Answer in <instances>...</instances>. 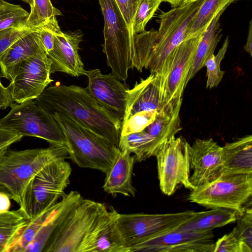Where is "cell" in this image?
Here are the masks:
<instances>
[{"label":"cell","mask_w":252,"mask_h":252,"mask_svg":"<svg viewBox=\"0 0 252 252\" xmlns=\"http://www.w3.org/2000/svg\"><path fill=\"white\" fill-rule=\"evenodd\" d=\"M252 205L251 201L242 214H237V225L232 230L242 244L243 252H252Z\"/></svg>","instance_id":"obj_32"},{"label":"cell","mask_w":252,"mask_h":252,"mask_svg":"<svg viewBox=\"0 0 252 252\" xmlns=\"http://www.w3.org/2000/svg\"><path fill=\"white\" fill-rule=\"evenodd\" d=\"M37 30L26 25L0 31V61L7 50L18 40Z\"/></svg>","instance_id":"obj_36"},{"label":"cell","mask_w":252,"mask_h":252,"mask_svg":"<svg viewBox=\"0 0 252 252\" xmlns=\"http://www.w3.org/2000/svg\"><path fill=\"white\" fill-rule=\"evenodd\" d=\"M213 252H243L240 241L232 230L215 243Z\"/></svg>","instance_id":"obj_38"},{"label":"cell","mask_w":252,"mask_h":252,"mask_svg":"<svg viewBox=\"0 0 252 252\" xmlns=\"http://www.w3.org/2000/svg\"><path fill=\"white\" fill-rule=\"evenodd\" d=\"M34 101L50 114L68 116L119 148L122 119L100 105L86 88L75 85L51 86Z\"/></svg>","instance_id":"obj_1"},{"label":"cell","mask_w":252,"mask_h":252,"mask_svg":"<svg viewBox=\"0 0 252 252\" xmlns=\"http://www.w3.org/2000/svg\"><path fill=\"white\" fill-rule=\"evenodd\" d=\"M10 199L7 193L0 191V212L9 210L11 206Z\"/></svg>","instance_id":"obj_42"},{"label":"cell","mask_w":252,"mask_h":252,"mask_svg":"<svg viewBox=\"0 0 252 252\" xmlns=\"http://www.w3.org/2000/svg\"><path fill=\"white\" fill-rule=\"evenodd\" d=\"M195 212L187 210L166 214L118 213L117 224L126 246L135 245L172 230L193 217Z\"/></svg>","instance_id":"obj_11"},{"label":"cell","mask_w":252,"mask_h":252,"mask_svg":"<svg viewBox=\"0 0 252 252\" xmlns=\"http://www.w3.org/2000/svg\"><path fill=\"white\" fill-rule=\"evenodd\" d=\"M204 32L185 39L179 44L169 55L160 72L156 74L161 82L165 103L182 98L194 55Z\"/></svg>","instance_id":"obj_12"},{"label":"cell","mask_w":252,"mask_h":252,"mask_svg":"<svg viewBox=\"0 0 252 252\" xmlns=\"http://www.w3.org/2000/svg\"><path fill=\"white\" fill-rule=\"evenodd\" d=\"M142 0H115L128 26L130 35L134 39L132 32L135 15Z\"/></svg>","instance_id":"obj_37"},{"label":"cell","mask_w":252,"mask_h":252,"mask_svg":"<svg viewBox=\"0 0 252 252\" xmlns=\"http://www.w3.org/2000/svg\"><path fill=\"white\" fill-rule=\"evenodd\" d=\"M24 2L28 3L30 5H31L32 2V0H21Z\"/></svg>","instance_id":"obj_45"},{"label":"cell","mask_w":252,"mask_h":252,"mask_svg":"<svg viewBox=\"0 0 252 252\" xmlns=\"http://www.w3.org/2000/svg\"><path fill=\"white\" fill-rule=\"evenodd\" d=\"M196 0H185L184 3L192 2V1H196Z\"/></svg>","instance_id":"obj_46"},{"label":"cell","mask_w":252,"mask_h":252,"mask_svg":"<svg viewBox=\"0 0 252 252\" xmlns=\"http://www.w3.org/2000/svg\"><path fill=\"white\" fill-rule=\"evenodd\" d=\"M118 212L110 207L96 243L95 252H130L126 246L117 224Z\"/></svg>","instance_id":"obj_26"},{"label":"cell","mask_w":252,"mask_h":252,"mask_svg":"<svg viewBox=\"0 0 252 252\" xmlns=\"http://www.w3.org/2000/svg\"><path fill=\"white\" fill-rule=\"evenodd\" d=\"M58 202L32 220H28L27 224L22 230L10 252H25L26 248L32 242L44 223L55 209Z\"/></svg>","instance_id":"obj_30"},{"label":"cell","mask_w":252,"mask_h":252,"mask_svg":"<svg viewBox=\"0 0 252 252\" xmlns=\"http://www.w3.org/2000/svg\"><path fill=\"white\" fill-rule=\"evenodd\" d=\"M88 79L86 89L102 106L115 112L123 120L125 115L127 90L112 73L104 74L99 69L87 70Z\"/></svg>","instance_id":"obj_15"},{"label":"cell","mask_w":252,"mask_h":252,"mask_svg":"<svg viewBox=\"0 0 252 252\" xmlns=\"http://www.w3.org/2000/svg\"><path fill=\"white\" fill-rule=\"evenodd\" d=\"M127 150H120L111 168L105 174L102 188L115 196L118 194L134 197L136 190L132 185V175L135 158Z\"/></svg>","instance_id":"obj_21"},{"label":"cell","mask_w":252,"mask_h":252,"mask_svg":"<svg viewBox=\"0 0 252 252\" xmlns=\"http://www.w3.org/2000/svg\"><path fill=\"white\" fill-rule=\"evenodd\" d=\"M11 110L0 120V127L16 132L23 137L43 139L51 146L66 148L65 136L53 116L38 105L34 99L14 103Z\"/></svg>","instance_id":"obj_9"},{"label":"cell","mask_w":252,"mask_h":252,"mask_svg":"<svg viewBox=\"0 0 252 252\" xmlns=\"http://www.w3.org/2000/svg\"><path fill=\"white\" fill-rule=\"evenodd\" d=\"M27 222L19 209L0 212V252H10Z\"/></svg>","instance_id":"obj_28"},{"label":"cell","mask_w":252,"mask_h":252,"mask_svg":"<svg viewBox=\"0 0 252 252\" xmlns=\"http://www.w3.org/2000/svg\"><path fill=\"white\" fill-rule=\"evenodd\" d=\"M42 52H45L38 30L22 37L11 46L2 57L0 61L1 76L11 81L23 62Z\"/></svg>","instance_id":"obj_22"},{"label":"cell","mask_w":252,"mask_h":252,"mask_svg":"<svg viewBox=\"0 0 252 252\" xmlns=\"http://www.w3.org/2000/svg\"><path fill=\"white\" fill-rule=\"evenodd\" d=\"M185 0H161L162 2H167L174 7H177L184 3Z\"/></svg>","instance_id":"obj_44"},{"label":"cell","mask_w":252,"mask_h":252,"mask_svg":"<svg viewBox=\"0 0 252 252\" xmlns=\"http://www.w3.org/2000/svg\"><path fill=\"white\" fill-rule=\"evenodd\" d=\"M236 218L237 213L234 210L223 208H212L206 211L195 212L192 218L176 228L183 231L204 233L234 222Z\"/></svg>","instance_id":"obj_24"},{"label":"cell","mask_w":252,"mask_h":252,"mask_svg":"<svg viewBox=\"0 0 252 252\" xmlns=\"http://www.w3.org/2000/svg\"><path fill=\"white\" fill-rule=\"evenodd\" d=\"M72 168L65 159L54 160L31 180L27 188L23 214L31 220L56 204L70 184Z\"/></svg>","instance_id":"obj_8"},{"label":"cell","mask_w":252,"mask_h":252,"mask_svg":"<svg viewBox=\"0 0 252 252\" xmlns=\"http://www.w3.org/2000/svg\"><path fill=\"white\" fill-rule=\"evenodd\" d=\"M222 147L212 138L197 139L190 146L189 181L194 187L211 182L220 174Z\"/></svg>","instance_id":"obj_16"},{"label":"cell","mask_w":252,"mask_h":252,"mask_svg":"<svg viewBox=\"0 0 252 252\" xmlns=\"http://www.w3.org/2000/svg\"><path fill=\"white\" fill-rule=\"evenodd\" d=\"M0 191L5 192L3 188L1 186H0Z\"/></svg>","instance_id":"obj_47"},{"label":"cell","mask_w":252,"mask_h":252,"mask_svg":"<svg viewBox=\"0 0 252 252\" xmlns=\"http://www.w3.org/2000/svg\"><path fill=\"white\" fill-rule=\"evenodd\" d=\"M182 98L170 101L158 111L155 120L144 129L154 141V156L163 144L181 130L180 111Z\"/></svg>","instance_id":"obj_20"},{"label":"cell","mask_w":252,"mask_h":252,"mask_svg":"<svg viewBox=\"0 0 252 252\" xmlns=\"http://www.w3.org/2000/svg\"><path fill=\"white\" fill-rule=\"evenodd\" d=\"M31 11L26 22V26L38 30L46 28L55 33L62 32L57 17L62 15L61 11L55 7L50 0H32Z\"/></svg>","instance_id":"obj_27"},{"label":"cell","mask_w":252,"mask_h":252,"mask_svg":"<svg viewBox=\"0 0 252 252\" xmlns=\"http://www.w3.org/2000/svg\"><path fill=\"white\" fill-rule=\"evenodd\" d=\"M51 74V62L45 52L23 62L8 86L13 101L21 103L37 98L54 81Z\"/></svg>","instance_id":"obj_13"},{"label":"cell","mask_w":252,"mask_h":252,"mask_svg":"<svg viewBox=\"0 0 252 252\" xmlns=\"http://www.w3.org/2000/svg\"><path fill=\"white\" fill-rule=\"evenodd\" d=\"M191 145L182 137H171L157 154L158 178L161 191L170 196L181 184L191 190L189 181Z\"/></svg>","instance_id":"obj_10"},{"label":"cell","mask_w":252,"mask_h":252,"mask_svg":"<svg viewBox=\"0 0 252 252\" xmlns=\"http://www.w3.org/2000/svg\"><path fill=\"white\" fill-rule=\"evenodd\" d=\"M241 173L252 174V135L239 138L222 147L220 174Z\"/></svg>","instance_id":"obj_23"},{"label":"cell","mask_w":252,"mask_h":252,"mask_svg":"<svg viewBox=\"0 0 252 252\" xmlns=\"http://www.w3.org/2000/svg\"><path fill=\"white\" fill-rule=\"evenodd\" d=\"M29 13L20 5L0 0V31L26 25Z\"/></svg>","instance_id":"obj_31"},{"label":"cell","mask_w":252,"mask_h":252,"mask_svg":"<svg viewBox=\"0 0 252 252\" xmlns=\"http://www.w3.org/2000/svg\"><path fill=\"white\" fill-rule=\"evenodd\" d=\"M225 9L222 10L212 21L202 34L196 48L192 64L187 79V85L204 66L208 58L213 54L221 38L220 23V16Z\"/></svg>","instance_id":"obj_25"},{"label":"cell","mask_w":252,"mask_h":252,"mask_svg":"<svg viewBox=\"0 0 252 252\" xmlns=\"http://www.w3.org/2000/svg\"><path fill=\"white\" fill-rule=\"evenodd\" d=\"M161 84L158 75L150 74L127 90L126 107L122 123L140 112L158 111L164 104Z\"/></svg>","instance_id":"obj_18"},{"label":"cell","mask_w":252,"mask_h":252,"mask_svg":"<svg viewBox=\"0 0 252 252\" xmlns=\"http://www.w3.org/2000/svg\"><path fill=\"white\" fill-rule=\"evenodd\" d=\"M82 198L81 194L75 190L64 194L34 240L28 245L24 252H43L46 244L62 228Z\"/></svg>","instance_id":"obj_19"},{"label":"cell","mask_w":252,"mask_h":252,"mask_svg":"<svg viewBox=\"0 0 252 252\" xmlns=\"http://www.w3.org/2000/svg\"><path fill=\"white\" fill-rule=\"evenodd\" d=\"M204 0L183 3L160 15L158 31L134 36L132 68L158 74L170 53L186 39L188 29Z\"/></svg>","instance_id":"obj_2"},{"label":"cell","mask_w":252,"mask_h":252,"mask_svg":"<svg viewBox=\"0 0 252 252\" xmlns=\"http://www.w3.org/2000/svg\"><path fill=\"white\" fill-rule=\"evenodd\" d=\"M82 36L80 32L55 33L53 49L47 55L51 73L61 72L72 77L86 75L87 70L79 54Z\"/></svg>","instance_id":"obj_17"},{"label":"cell","mask_w":252,"mask_h":252,"mask_svg":"<svg viewBox=\"0 0 252 252\" xmlns=\"http://www.w3.org/2000/svg\"><path fill=\"white\" fill-rule=\"evenodd\" d=\"M244 49L251 56H252V20H251L249 22L248 34Z\"/></svg>","instance_id":"obj_43"},{"label":"cell","mask_w":252,"mask_h":252,"mask_svg":"<svg viewBox=\"0 0 252 252\" xmlns=\"http://www.w3.org/2000/svg\"><path fill=\"white\" fill-rule=\"evenodd\" d=\"M68 158L67 148L63 146L20 151L8 148L0 155V186L18 204L22 213L26 191L31 180L50 162Z\"/></svg>","instance_id":"obj_3"},{"label":"cell","mask_w":252,"mask_h":252,"mask_svg":"<svg viewBox=\"0 0 252 252\" xmlns=\"http://www.w3.org/2000/svg\"><path fill=\"white\" fill-rule=\"evenodd\" d=\"M13 102L9 87H4L2 84L0 75V110L5 109Z\"/></svg>","instance_id":"obj_41"},{"label":"cell","mask_w":252,"mask_h":252,"mask_svg":"<svg viewBox=\"0 0 252 252\" xmlns=\"http://www.w3.org/2000/svg\"><path fill=\"white\" fill-rule=\"evenodd\" d=\"M228 46L229 38L227 36L217 55L212 54L205 62L207 77L206 88L217 87L221 82L225 72L220 69V63L224 58Z\"/></svg>","instance_id":"obj_33"},{"label":"cell","mask_w":252,"mask_h":252,"mask_svg":"<svg viewBox=\"0 0 252 252\" xmlns=\"http://www.w3.org/2000/svg\"><path fill=\"white\" fill-rule=\"evenodd\" d=\"M158 112H140L133 115L122 123L121 136L141 131L155 120Z\"/></svg>","instance_id":"obj_35"},{"label":"cell","mask_w":252,"mask_h":252,"mask_svg":"<svg viewBox=\"0 0 252 252\" xmlns=\"http://www.w3.org/2000/svg\"><path fill=\"white\" fill-rule=\"evenodd\" d=\"M64 134L71 159L78 166L106 174L114 163L120 150L104 137L63 114H51Z\"/></svg>","instance_id":"obj_5"},{"label":"cell","mask_w":252,"mask_h":252,"mask_svg":"<svg viewBox=\"0 0 252 252\" xmlns=\"http://www.w3.org/2000/svg\"><path fill=\"white\" fill-rule=\"evenodd\" d=\"M252 174H220L191 190L188 200L208 208H223L242 214L252 201Z\"/></svg>","instance_id":"obj_7"},{"label":"cell","mask_w":252,"mask_h":252,"mask_svg":"<svg viewBox=\"0 0 252 252\" xmlns=\"http://www.w3.org/2000/svg\"><path fill=\"white\" fill-rule=\"evenodd\" d=\"M213 231L196 233L176 228L134 246L131 252H213Z\"/></svg>","instance_id":"obj_14"},{"label":"cell","mask_w":252,"mask_h":252,"mask_svg":"<svg viewBox=\"0 0 252 252\" xmlns=\"http://www.w3.org/2000/svg\"><path fill=\"white\" fill-rule=\"evenodd\" d=\"M161 0H142L135 15L132 32L134 35L145 31V26L158 9Z\"/></svg>","instance_id":"obj_34"},{"label":"cell","mask_w":252,"mask_h":252,"mask_svg":"<svg viewBox=\"0 0 252 252\" xmlns=\"http://www.w3.org/2000/svg\"><path fill=\"white\" fill-rule=\"evenodd\" d=\"M104 19L102 51L112 73L125 82L132 68L134 39L115 0H98Z\"/></svg>","instance_id":"obj_6"},{"label":"cell","mask_w":252,"mask_h":252,"mask_svg":"<svg viewBox=\"0 0 252 252\" xmlns=\"http://www.w3.org/2000/svg\"><path fill=\"white\" fill-rule=\"evenodd\" d=\"M38 31L41 42L45 52L48 55L54 47L55 32L46 28H40L38 29Z\"/></svg>","instance_id":"obj_40"},{"label":"cell","mask_w":252,"mask_h":252,"mask_svg":"<svg viewBox=\"0 0 252 252\" xmlns=\"http://www.w3.org/2000/svg\"><path fill=\"white\" fill-rule=\"evenodd\" d=\"M23 137L16 132L0 127V155L12 144L20 141Z\"/></svg>","instance_id":"obj_39"},{"label":"cell","mask_w":252,"mask_h":252,"mask_svg":"<svg viewBox=\"0 0 252 252\" xmlns=\"http://www.w3.org/2000/svg\"><path fill=\"white\" fill-rule=\"evenodd\" d=\"M236 0H204L189 27L186 39L204 32L213 19Z\"/></svg>","instance_id":"obj_29"},{"label":"cell","mask_w":252,"mask_h":252,"mask_svg":"<svg viewBox=\"0 0 252 252\" xmlns=\"http://www.w3.org/2000/svg\"><path fill=\"white\" fill-rule=\"evenodd\" d=\"M108 211L105 204L83 197L43 252H95L98 235Z\"/></svg>","instance_id":"obj_4"}]
</instances>
